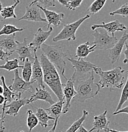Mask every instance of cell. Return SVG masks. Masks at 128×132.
Returning a JSON list of instances; mask_svg holds the SVG:
<instances>
[{
	"label": "cell",
	"mask_w": 128,
	"mask_h": 132,
	"mask_svg": "<svg viewBox=\"0 0 128 132\" xmlns=\"http://www.w3.org/2000/svg\"><path fill=\"white\" fill-rule=\"evenodd\" d=\"M20 3V1H16L11 6H5V7L3 8L1 12V15L2 16L3 20H6L7 19H10V18H13V19H16L17 18V15L15 13L14 10L15 8Z\"/></svg>",
	"instance_id": "25"
},
{
	"label": "cell",
	"mask_w": 128,
	"mask_h": 132,
	"mask_svg": "<svg viewBox=\"0 0 128 132\" xmlns=\"http://www.w3.org/2000/svg\"><path fill=\"white\" fill-rule=\"evenodd\" d=\"M0 81L2 83V86L3 88V95L4 98H5V103L3 104V106L2 107V115H1V116H2V118H5L4 117V114H5V112H4V107L6 105V102L10 103L11 102L13 101L15 99L17 98H20V97H19L17 95H16V93H14L10 90L9 86H7V85H6L5 78L3 76H1V78H0Z\"/></svg>",
	"instance_id": "22"
},
{
	"label": "cell",
	"mask_w": 128,
	"mask_h": 132,
	"mask_svg": "<svg viewBox=\"0 0 128 132\" xmlns=\"http://www.w3.org/2000/svg\"><path fill=\"white\" fill-rule=\"evenodd\" d=\"M34 60L32 64V74H31V81L36 82L39 88L45 89L43 70L40 64L38 58L37 57L36 52H34Z\"/></svg>",
	"instance_id": "14"
},
{
	"label": "cell",
	"mask_w": 128,
	"mask_h": 132,
	"mask_svg": "<svg viewBox=\"0 0 128 132\" xmlns=\"http://www.w3.org/2000/svg\"><path fill=\"white\" fill-rule=\"evenodd\" d=\"M67 60L72 65L74 72L71 79L73 81L84 80L88 74L94 72V70L97 67V65L91 62L85 60L84 59H75L71 56L67 57Z\"/></svg>",
	"instance_id": "5"
},
{
	"label": "cell",
	"mask_w": 128,
	"mask_h": 132,
	"mask_svg": "<svg viewBox=\"0 0 128 132\" xmlns=\"http://www.w3.org/2000/svg\"><path fill=\"white\" fill-rule=\"evenodd\" d=\"M33 2L38 6L45 9H47V8L54 7L56 6V1L54 0H36Z\"/></svg>",
	"instance_id": "34"
},
{
	"label": "cell",
	"mask_w": 128,
	"mask_h": 132,
	"mask_svg": "<svg viewBox=\"0 0 128 132\" xmlns=\"http://www.w3.org/2000/svg\"><path fill=\"white\" fill-rule=\"evenodd\" d=\"M27 126L29 128V132H31L34 128L38 125V120L35 114L31 110L27 111Z\"/></svg>",
	"instance_id": "30"
},
{
	"label": "cell",
	"mask_w": 128,
	"mask_h": 132,
	"mask_svg": "<svg viewBox=\"0 0 128 132\" xmlns=\"http://www.w3.org/2000/svg\"><path fill=\"white\" fill-rule=\"evenodd\" d=\"M32 64L28 59H26L24 62V65L22 66V78L26 82H29L31 81V74H32Z\"/></svg>",
	"instance_id": "26"
},
{
	"label": "cell",
	"mask_w": 128,
	"mask_h": 132,
	"mask_svg": "<svg viewBox=\"0 0 128 132\" xmlns=\"http://www.w3.org/2000/svg\"><path fill=\"white\" fill-rule=\"evenodd\" d=\"M126 72L119 66L107 71H103L99 67L94 70L95 73L100 77V80L97 82L100 88H108L110 92L115 88L120 89L122 87L124 82V74Z\"/></svg>",
	"instance_id": "2"
},
{
	"label": "cell",
	"mask_w": 128,
	"mask_h": 132,
	"mask_svg": "<svg viewBox=\"0 0 128 132\" xmlns=\"http://www.w3.org/2000/svg\"><path fill=\"white\" fill-rule=\"evenodd\" d=\"M35 93L29 98V103L34 102L37 100H43L46 102L49 103L50 105L54 104L55 102L52 98L50 93L47 90L45 89L41 88H36Z\"/></svg>",
	"instance_id": "20"
},
{
	"label": "cell",
	"mask_w": 128,
	"mask_h": 132,
	"mask_svg": "<svg viewBox=\"0 0 128 132\" xmlns=\"http://www.w3.org/2000/svg\"><path fill=\"white\" fill-rule=\"evenodd\" d=\"M88 114L89 113H88L87 111H85V110H84L82 116L80 118H78L77 120L75 121L70 126V128H69L68 130H66V131L64 132H77V130H78V128H79L82 125H83V123H84L85 121L86 120Z\"/></svg>",
	"instance_id": "27"
},
{
	"label": "cell",
	"mask_w": 128,
	"mask_h": 132,
	"mask_svg": "<svg viewBox=\"0 0 128 132\" xmlns=\"http://www.w3.org/2000/svg\"><path fill=\"white\" fill-rule=\"evenodd\" d=\"M96 132H99V131H96Z\"/></svg>",
	"instance_id": "47"
},
{
	"label": "cell",
	"mask_w": 128,
	"mask_h": 132,
	"mask_svg": "<svg viewBox=\"0 0 128 132\" xmlns=\"http://www.w3.org/2000/svg\"><path fill=\"white\" fill-rule=\"evenodd\" d=\"M93 36L94 38V43L96 45V49L97 50H110L118 41L115 36L110 35L104 29H95Z\"/></svg>",
	"instance_id": "7"
},
{
	"label": "cell",
	"mask_w": 128,
	"mask_h": 132,
	"mask_svg": "<svg viewBox=\"0 0 128 132\" xmlns=\"http://www.w3.org/2000/svg\"><path fill=\"white\" fill-rule=\"evenodd\" d=\"M24 30V28H17L15 26L12 24H5L3 28L0 30V36L3 35L9 36L11 34H16L17 32H22Z\"/></svg>",
	"instance_id": "28"
},
{
	"label": "cell",
	"mask_w": 128,
	"mask_h": 132,
	"mask_svg": "<svg viewBox=\"0 0 128 132\" xmlns=\"http://www.w3.org/2000/svg\"><path fill=\"white\" fill-rule=\"evenodd\" d=\"M82 1H83L82 0H74V1L68 0L65 7H66L69 10H75L80 6Z\"/></svg>",
	"instance_id": "35"
},
{
	"label": "cell",
	"mask_w": 128,
	"mask_h": 132,
	"mask_svg": "<svg viewBox=\"0 0 128 132\" xmlns=\"http://www.w3.org/2000/svg\"><path fill=\"white\" fill-rule=\"evenodd\" d=\"M3 88L2 85H0V95H3Z\"/></svg>",
	"instance_id": "43"
},
{
	"label": "cell",
	"mask_w": 128,
	"mask_h": 132,
	"mask_svg": "<svg viewBox=\"0 0 128 132\" xmlns=\"http://www.w3.org/2000/svg\"><path fill=\"white\" fill-rule=\"evenodd\" d=\"M121 113H126L128 114V105L123 107V108L121 109H120L119 111H118L117 112H114V113H113V115L115 116V115L119 114H121Z\"/></svg>",
	"instance_id": "39"
},
{
	"label": "cell",
	"mask_w": 128,
	"mask_h": 132,
	"mask_svg": "<svg viewBox=\"0 0 128 132\" xmlns=\"http://www.w3.org/2000/svg\"><path fill=\"white\" fill-rule=\"evenodd\" d=\"M107 110H105L101 114L94 116L93 128L89 130V131L92 132L96 130V131L100 132L101 130H103L104 132H108L110 129L108 126L110 122L107 119Z\"/></svg>",
	"instance_id": "17"
},
{
	"label": "cell",
	"mask_w": 128,
	"mask_h": 132,
	"mask_svg": "<svg viewBox=\"0 0 128 132\" xmlns=\"http://www.w3.org/2000/svg\"><path fill=\"white\" fill-rule=\"evenodd\" d=\"M90 16V15H87L83 17L78 19L74 22L64 25L60 32L54 38H53L52 41L54 42H57V41L63 40L75 41L76 39V32L78 27L85 20L89 19Z\"/></svg>",
	"instance_id": "6"
},
{
	"label": "cell",
	"mask_w": 128,
	"mask_h": 132,
	"mask_svg": "<svg viewBox=\"0 0 128 132\" xmlns=\"http://www.w3.org/2000/svg\"><path fill=\"white\" fill-rule=\"evenodd\" d=\"M96 49V45L94 42L87 41L84 43L80 44L77 47L75 57L78 59H84L87 57L91 53L94 52Z\"/></svg>",
	"instance_id": "21"
},
{
	"label": "cell",
	"mask_w": 128,
	"mask_h": 132,
	"mask_svg": "<svg viewBox=\"0 0 128 132\" xmlns=\"http://www.w3.org/2000/svg\"><path fill=\"white\" fill-rule=\"evenodd\" d=\"M41 49L43 52L42 53L46 57L48 60L58 69L61 75L66 80H67L68 79L64 76L65 67L66 65L65 59H67L68 56H70L69 52H64L63 48L60 46L49 45L45 43H43L42 45Z\"/></svg>",
	"instance_id": "4"
},
{
	"label": "cell",
	"mask_w": 128,
	"mask_h": 132,
	"mask_svg": "<svg viewBox=\"0 0 128 132\" xmlns=\"http://www.w3.org/2000/svg\"><path fill=\"white\" fill-rule=\"evenodd\" d=\"M19 59H13L12 60H8L4 65H0V69L6 70L7 71H15L18 69H22V65H19Z\"/></svg>",
	"instance_id": "29"
},
{
	"label": "cell",
	"mask_w": 128,
	"mask_h": 132,
	"mask_svg": "<svg viewBox=\"0 0 128 132\" xmlns=\"http://www.w3.org/2000/svg\"><path fill=\"white\" fill-rule=\"evenodd\" d=\"M108 132H128V131H117V130H111V129H109V131H108Z\"/></svg>",
	"instance_id": "44"
},
{
	"label": "cell",
	"mask_w": 128,
	"mask_h": 132,
	"mask_svg": "<svg viewBox=\"0 0 128 132\" xmlns=\"http://www.w3.org/2000/svg\"><path fill=\"white\" fill-rule=\"evenodd\" d=\"M38 6V5H37ZM38 8L43 11V12L45 14L46 17V20L47 22V29L51 27V26H55V27H58L61 24L62 20L64 18V14L63 13H57L54 11L48 10L47 9H45L40 6H38Z\"/></svg>",
	"instance_id": "18"
},
{
	"label": "cell",
	"mask_w": 128,
	"mask_h": 132,
	"mask_svg": "<svg viewBox=\"0 0 128 132\" xmlns=\"http://www.w3.org/2000/svg\"><path fill=\"white\" fill-rule=\"evenodd\" d=\"M2 112L0 111V132H4L5 130V127L4 126V122H5V118H2Z\"/></svg>",
	"instance_id": "37"
},
{
	"label": "cell",
	"mask_w": 128,
	"mask_h": 132,
	"mask_svg": "<svg viewBox=\"0 0 128 132\" xmlns=\"http://www.w3.org/2000/svg\"><path fill=\"white\" fill-rule=\"evenodd\" d=\"M106 2V0H96L88 8L87 12L91 15L96 14L102 9Z\"/></svg>",
	"instance_id": "32"
},
{
	"label": "cell",
	"mask_w": 128,
	"mask_h": 132,
	"mask_svg": "<svg viewBox=\"0 0 128 132\" xmlns=\"http://www.w3.org/2000/svg\"><path fill=\"white\" fill-rule=\"evenodd\" d=\"M58 121L59 119H56V120L54 121V123L53 126H52V128L48 132H56V127H57Z\"/></svg>",
	"instance_id": "40"
},
{
	"label": "cell",
	"mask_w": 128,
	"mask_h": 132,
	"mask_svg": "<svg viewBox=\"0 0 128 132\" xmlns=\"http://www.w3.org/2000/svg\"><path fill=\"white\" fill-rule=\"evenodd\" d=\"M5 103V98L3 95H0V105H3Z\"/></svg>",
	"instance_id": "42"
},
{
	"label": "cell",
	"mask_w": 128,
	"mask_h": 132,
	"mask_svg": "<svg viewBox=\"0 0 128 132\" xmlns=\"http://www.w3.org/2000/svg\"><path fill=\"white\" fill-rule=\"evenodd\" d=\"M2 9H3L2 3H1V2L0 1V15H1V10H2ZM0 23H1V20H0Z\"/></svg>",
	"instance_id": "45"
},
{
	"label": "cell",
	"mask_w": 128,
	"mask_h": 132,
	"mask_svg": "<svg viewBox=\"0 0 128 132\" xmlns=\"http://www.w3.org/2000/svg\"><path fill=\"white\" fill-rule=\"evenodd\" d=\"M43 70V82L51 89L58 100H62L63 97V84L61 83V78L58 71L56 67L48 60L43 53L40 55L38 59Z\"/></svg>",
	"instance_id": "1"
},
{
	"label": "cell",
	"mask_w": 128,
	"mask_h": 132,
	"mask_svg": "<svg viewBox=\"0 0 128 132\" xmlns=\"http://www.w3.org/2000/svg\"><path fill=\"white\" fill-rule=\"evenodd\" d=\"M128 39V29L124 31L122 36L119 39H118L117 42L115 45V46L109 50L108 52V57L111 60V64H114L115 62L119 61L120 57H121V53L122 52L125 43Z\"/></svg>",
	"instance_id": "10"
},
{
	"label": "cell",
	"mask_w": 128,
	"mask_h": 132,
	"mask_svg": "<svg viewBox=\"0 0 128 132\" xmlns=\"http://www.w3.org/2000/svg\"><path fill=\"white\" fill-rule=\"evenodd\" d=\"M20 132H24V131H21Z\"/></svg>",
	"instance_id": "46"
},
{
	"label": "cell",
	"mask_w": 128,
	"mask_h": 132,
	"mask_svg": "<svg viewBox=\"0 0 128 132\" xmlns=\"http://www.w3.org/2000/svg\"><path fill=\"white\" fill-rule=\"evenodd\" d=\"M64 104H65V100L64 98H63L62 100H58L57 102L50 105L49 108L45 109V111L47 112L49 116L54 118L55 119H59L61 116L63 114V105Z\"/></svg>",
	"instance_id": "23"
},
{
	"label": "cell",
	"mask_w": 128,
	"mask_h": 132,
	"mask_svg": "<svg viewBox=\"0 0 128 132\" xmlns=\"http://www.w3.org/2000/svg\"><path fill=\"white\" fill-rule=\"evenodd\" d=\"M40 11L41 10L38 6L32 1L29 4L28 6H26L25 13L19 20H24L35 22H47L46 19L41 15Z\"/></svg>",
	"instance_id": "9"
},
{
	"label": "cell",
	"mask_w": 128,
	"mask_h": 132,
	"mask_svg": "<svg viewBox=\"0 0 128 132\" xmlns=\"http://www.w3.org/2000/svg\"><path fill=\"white\" fill-rule=\"evenodd\" d=\"M126 72L127 73V80H126V83H125L124 86L123 90H122L121 98H120L119 102V104H118V105L116 109H115V112H117V111H119L121 109H122V107L123 106L124 104L128 100V70L126 71Z\"/></svg>",
	"instance_id": "31"
},
{
	"label": "cell",
	"mask_w": 128,
	"mask_h": 132,
	"mask_svg": "<svg viewBox=\"0 0 128 132\" xmlns=\"http://www.w3.org/2000/svg\"><path fill=\"white\" fill-rule=\"evenodd\" d=\"M63 97L65 100L64 107H63V114L67 113L71 107V102L76 95V92L74 88V82L71 78L68 79L64 85H63Z\"/></svg>",
	"instance_id": "11"
},
{
	"label": "cell",
	"mask_w": 128,
	"mask_h": 132,
	"mask_svg": "<svg viewBox=\"0 0 128 132\" xmlns=\"http://www.w3.org/2000/svg\"><path fill=\"white\" fill-rule=\"evenodd\" d=\"M98 28L104 29L108 34H111V36H115V32L117 31H124L127 29L124 24L121 23L117 19L108 23H104L103 22L100 24H93L91 27L93 31Z\"/></svg>",
	"instance_id": "13"
},
{
	"label": "cell",
	"mask_w": 128,
	"mask_h": 132,
	"mask_svg": "<svg viewBox=\"0 0 128 132\" xmlns=\"http://www.w3.org/2000/svg\"><path fill=\"white\" fill-rule=\"evenodd\" d=\"M16 52L19 55V59L20 61L24 62L26 59H28L31 62H33L34 60V52L35 51L29 46L28 39L25 38L22 42H18L17 48Z\"/></svg>",
	"instance_id": "12"
},
{
	"label": "cell",
	"mask_w": 128,
	"mask_h": 132,
	"mask_svg": "<svg viewBox=\"0 0 128 132\" xmlns=\"http://www.w3.org/2000/svg\"><path fill=\"white\" fill-rule=\"evenodd\" d=\"M36 116L37 117L38 120V123L42 126V127L47 128V126H53V125H49L48 122L50 120L55 121L56 119L54 118L49 115L45 109L42 108H37L36 112Z\"/></svg>",
	"instance_id": "24"
},
{
	"label": "cell",
	"mask_w": 128,
	"mask_h": 132,
	"mask_svg": "<svg viewBox=\"0 0 128 132\" xmlns=\"http://www.w3.org/2000/svg\"><path fill=\"white\" fill-rule=\"evenodd\" d=\"M94 73L92 72L87 79L73 82L76 95L72 99L73 102H84L93 98L98 94L101 88L94 82Z\"/></svg>",
	"instance_id": "3"
},
{
	"label": "cell",
	"mask_w": 128,
	"mask_h": 132,
	"mask_svg": "<svg viewBox=\"0 0 128 132\" xmlns=\"http://www.w3.org/2000/svg\"><path fill=\"white\" fill-rule=\"evenodd\" d=\"M30 104L29 98H17L11 102L9 105L4 107V112L7 115L16 117L18 115L19 110L23 106Z\"/></svg>",
	"instance_id": "16"
},
{
	"label": "cell",
	"mask_w": 128,
	"mask_h": 132,
	"mask_svg": "<svg viewBox=\"0 0 128 132\" xmlns=\"http://www.w3.org/2000/svg\"><path fill=\"white\" fill-rule=\"evenodd\" d=\"M10 55L9 53H6V52H3V50H0V60H3V61H7L9 60V58Z\"/></svg>",
	"instance_id": "36"
},
{
	"label": "cell",
	"mask_w": 128,
	"mask_h": 132,
	"mask_svg": "<svg viewBox=\"0 0 128 132\" xmlns=\"http://www.w3.org/2000/svg\"><path fill=\"white\" fill-rule=\"evenodd\" d=\"M16 34L3 37L0 39V50L11 55L17 48L19 41H16Z\"/></svg>",
	"instance_id": "19"
},
{
	"label": "cell",
	"mask_w": 128,
	"mask_h": 132,
	"mask_svg": "<svg viewBox=\"0 0 128 132\" xmlns=\"http://www.w3.org/2000/svg\"><path fill=\"white\" fill-rule=\"evenodd\" d=\"M52 31H53L52 27L47 31H43L42 28H39L34 34L33 41L29 43V46L33 49L34 51L36 52L37 50L41 48L42 45L49 38Z\"/></svg>",
	"instance_id": "15"
},
{
	"label": "cell",
	"mask_w": 128,
	"mask_h": 132,
	"mask_svg": "<svg viewBox=\"0 0 128 132\" xmlns=\"http://www.w3.org/2000/svg\"><path fill=\"white\" fill-rule=\"evenodd\" d=\"M77 132H90V131H89V130L88 131L87 130H86V129L84 127L83 125H82V126L78 128V130H77Z\"/></svg>",
	"instance_id": "41"
},
{
	"label": "cell",
	"mask_w": 128,
	"mask_h": 132,
	"mask_svg": "<svg viewBox=\"0 0 128 132\" xmlns=\"http://www.w3.org/2000/svg\"><path fill=\"white\" fill-rule=\"evenodd\" d=\"M125 46H126V50L123 52L125 55V59H124L123 63L124 64H128V44L127 42L125 43Z\"/></svg>",
	"instance_id": "38"
},
{
	"label": "cell",
	"mask_w": 128,
	"mask_h": 132,
	"mask_svg": "<svg viewBox=\"0 0 128 132\" xmlns=\"http://www.w3.org/2000/svg\"><path fill=\"white\" fill-rule=\"evenodd\" d=\"M34 82L30 81L29 82H26L24 79L19 76V71L17 69L14 71V78L13 79V82L10 86H9L10 90L17 95L20 97L21 95L24 92H27L29 93L33 92V85Z\"/></svg>",
	"instance_id": "8"
},
{
	"label": "cell",
	"mask_w": 128,
	"mask_h": 132,
	"mask_svg": "<svg viewBox=\"0 0 128 132\" xmlns=\"http://www.w3.org/2000/svg\"><path fill=\"white\" fill-rule=\"evenodd\" d=\"M109 14L111 16L121 15L123 17L128 16V3L122 5L119 8L114 10V12H110Z\"/></svg>",
	"instance_id": "33"
}]
</instances>
